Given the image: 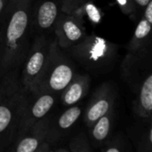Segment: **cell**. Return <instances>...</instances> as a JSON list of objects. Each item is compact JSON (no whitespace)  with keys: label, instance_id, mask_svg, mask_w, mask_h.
Masks as SVG:
<instances>
[{"label":"cell","instance_id":"obj_12","mask_svg":"<svg viewBox=\"0 0 152 152\" xmlns=\"http://www.w3.org/2000/svg\"><path fill=\"white\" fill-rule=\"evenodd\" d=\"M91 78L86 74L77 73L70 83L61 93V101L64 106H72L83 100L89 92Z\"/></svg>","mask_w":152,"mask_h":152},{"label":"cell","instance_id":"obj_9","mask_svg":"<svg viewBox=\"0 0 152 152\" xmlns=\"http://www.w3.org/2000/svg\"><path fill=\"white\" fill-rule=\"evenodd\" d=\"M115 102V90L110 83H104L98 87L86 107L84 120L91 127L97 119L113 109Z\"/></svg>","mask_w":152,"mask_h":152},{"label":"cell","instance_id":"obj_15","mask_svg":"<svg viewBox=\"0 0 152 152\" xmlns=\"http://www.w3.org/2000/svg\"><path fill=\"white\" fill-rule=\"evenodd\" d=\"M114 120V110H110L105 115L101 117L90 127L91 142L94 146H101L109 139Z\"/></svg>","mask_w":152,"mask_h":152},{"label":"cell","instance_id":"obj_2","mask_svg":"<svg viewBox=\"0 0 152 152\" xmlns=\"http://www.w3.org/2000/svg\"><path fill=\"white\" fill-rule=\"evenodd\" d=\"M18 74L19 70L7 72L0 82V151L7 150L17 139L28 95Z\"/></svg>","mask_w":152,"mask_h":152},{"label":"cell","instance_id":"obj_19","mask_svg":"<svg viewBox=\"0 0 152 152\" xmlns=\"http://www.w3.org/2000/svg\"><path fill=\"white\" fill-rule=\"evenodd\" d=\"M152 0H131L132 4L134 6V12L140 11L142 12L143 9L145 8V6Z\"/></svg>","mask_w":152,"mask_h":152},{"label":"cell","instance_id":"obj_11","mask_svg":"<svg viewBox=\"0 0 152 152\" xmlns=\"http://www.w3.org/2000/svg\"><path fill=\"white\" fill-rule=\"evenodd\" d=\"M142 17L135 28L134 35L128 45L130 53H140L151 43L152 26V1L143 9Z\"/></svg>","mask_w":152,"mask_h":152},{"label":"cell","instance_id":"obj_16","mask_svg":"<svg viewBox=\"0 0 152 152\" xmlns=\"http://www.w3.org/2000/svg\"><path fill=\"white\" fill-rule=\"evenodd\" d=\"M68 151L70 152H91L94 148L87 136L80 133L74 136L69 142Z\"/></svg>","mask_w":152,"mask_h":152},{"label":"cell","instance_id":"obj_3","mask_svg":"<svg viewBox=\"0 0 152 152\" xmlns=\"http://www.w3.org/2000/svg\"><path fill=\"white\" fill-rule=\"evenodd\" d=\"M76 74V67L73 61L53 39L47 63L36 93L46 92L58 95L70 83Z\"/></svg>","mask_w":152,"mask_h":152},{"label":"cell","instance_id":"obj_6","mask_svg":"<svg viewBox=\"0 0 152 152\" xmlns=\"http://www.w3.org/2000/svg\"><path fill=\"white\" fill-rule=\"evenodd\" d=\"M56 101V94L46 92L32 94L28 92V99L22 112L18 137L32 126L46 118ZM17 137V138H18Z\"/></svg>","mask_w":152,"mask_h":152},{"label":"cell","instance_id":"obj_1","mask_svg":"<svg viewBox=\"0 0 152 152\" xmlns=\"http://www.w3.org/2000/svg\"><path fill=\"white\" fill-rule=\"evenodd\" d=\"M31 0H9L0 21V72L19 70L30 47Z\"/></svg>","mask_w":152,"mask_h":152},{"label":"cell","instance_id":"obj_5","mask_svg":"<svg viewBox=\"0 0 152 152\" xmlns=\"http://www.w3.org/2000/svg\"><path fill=\"white\" fill-rule=\"evenodd\" d=\"M52 42L44 34L35 37L22 62L20 82L29 93L34 94L37 91L47 63Z\"/></svg>","mask_w":152,"mask_h":152},{"label":"cell","instance_id":"obj_13","mask_svg":"<svg viewBox=\"0 0 152 152\" xmlns=\"http://www.w3.org/2000/svg\"><path fill=\"white\" fill-rule=\"evenodd\" d=\"M82 110L77 105L69 106L54 123H49V142L53 143L60 140L62 134L68 133L80 118Z\"/></svg>","mask_w":152,"mask_h":152},{"label":"cell","instance_id":"obj_17","mask_svg":"<svg viewBox=\"0 0 152 152\" xmlns=\"http://www.w3.org/2000/svg\"><path fill=\"white\" fill-rule=\"evenodd\" d=\"M126 142L120 137H114L112 139L106 140L101 145V151L102 152H121L125 151Z\"/></svg>","mask_w":152,"mask_h":152},{"label":"cell","instance_id":"obj_21","mask_svg":"<svg viewBox=\"0 0 152 152\" xmlns=\"http://www.w3.org/2000/svg\"><path fill=\"white\" fill-rule=\"evenodd\" d=\"M8 1L9 0H0V21H1V19H2L3 14L4 12L5 7L8 4Z\"/></svg>","mask_w":152,"mask_h":152},{"label":"cell","instance_id":"obj_10","mask_svg":"<svg viewBox=\"0 0 152 152\" xmlns=\"http://www.w3.org/2000/svg\"><path fill=\"white\" fill-rule=\"evenodd\" d=\"M61 12V2L41 0L31 11V25L37 32L45 35V32L53 28Z\"/></svg>","mask_w":152,"mask_h":152},{"label":"cell","instance_id":"obj_7","mask_svg":"<svg viewBox=\"0 0 152 152\" xmlns=\"http://www.w3.org/2000/svg\"><path fill=\"white\" fill-rule=\"evenodd\" d=\"M53 30L55 40L62 49H69L79 43L86 35L84 22L77 12H61L54 23Z\"/></svg>","mask_w":152,"mask_h":152},{"label":"cell","instance_id":"obj_4","mask_svg":"<svg viewBox=\"0 0 152 152\" xmlns=\"http://www.w3.org/2000/svg\"><path fill=\"white\" fill-rule=\"evenodd\" d=\"M69 49L74 59L94 70L109 67L117 54V46L114 44L95 35L86 36Z\"/></svg>","mask_w":152,"mask_h":152},{"label":"cell","instance_id":"obj_20","mask_svg":"<svg viewBox=\"0 0 152 152\" xmlns=\"http://www.w3.org/2000/svg\"><path fill=\"white\" fill-rule=\"evenodd\" d=\"M118 2L120 4L123 12H125L126 13H132L133 12H134L131 0H118Z\"/></svg>","mask_w":152,"mask_h":152},{"label":"cell","instance_id":"obj_18","mask_svg":"<svg viewBox=\"0 0 152 152\" xmlns=\"http://www.w3.org/2000/svg\"><path fill=\"white\" fill-rule=\"evenodd\" d=\"M90 0H60L61 11L66 13L77 12Z\"/></svg>","mask_w":152,"mask_h":152},{"label":"cell","instance_id":"obj_14","mask_svg":"<svg viewBox=\"0 0 152 152\" xmlns=\"http://www.w3.org/2000/svg\"><path fill=\"white\" fill-rule=\"evenodd\" d=\"M134 111L142 118H150L152 110V74L145 76L137 90L134 103Z\"/></svg>","mask_w":152,"mask_h":152},{"label":"cell","instance_id":"obj_8","mask_svg":"<svg viewBox=\"0 0 152 152\" xmlns=\"http://www.w3.org/2000/svg\"><path fill=\"white\" fill-rule=\"evenodd\" d=\"M49 123V118H45L32 126L15 140L12 144V151L15 152L51 151Z\"/></svg>","mask_w":152,"mask_h":152}]
</instances>
